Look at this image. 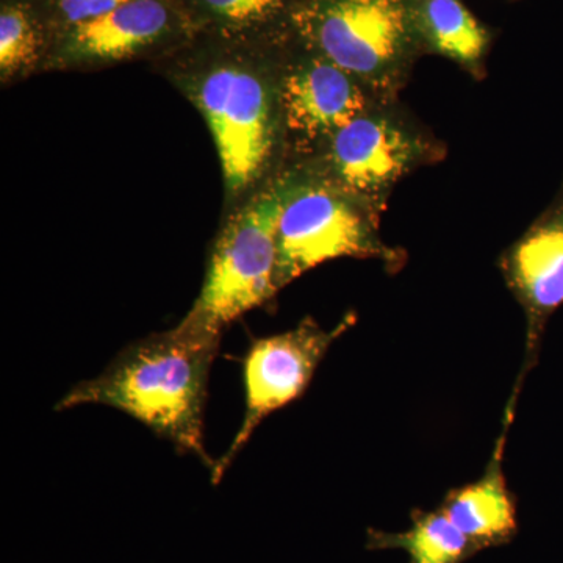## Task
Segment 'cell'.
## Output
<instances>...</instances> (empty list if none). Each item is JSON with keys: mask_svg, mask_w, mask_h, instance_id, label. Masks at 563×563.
I'll return each instance as SVG.
<instances>
[{"mask_svg": "<svg viewBox=\"0 0 563 563\" xmlns=\"http://www.w3.org/2000/svg\"><path fill=\"white\" fill-rule=\"evenodd\" d=\"M282 36L196 35L158 60L209 128L224 180L225 213L257 195L287 162Z\"/></svg>", "mask_w": 563, "mask_h": 563, "instance_id": "6da1fadb", "label": "cell"}, {"mask_svg": "<svg viewBox=\"0 0 563 563\" xmlns=\"http://www.w3.org/2000/svg\"><path fill=\"white\" fill-rule=\"evenodd\" d=\"M221 340L174 328L136 340L118 352L98 377L81 380L55 406L101 404L131 415L179 453L195 454L213 472L203 448V410L209 374Z\"/></svg>", "mask_w": 563, "mask_h": 563, "instance_id": "7a4b0ae2", "label": "cell"}, {"mask_svg": "<svg viewBox=\"0 0 563 563\" xmlns=\"http://www.w3.org/2000/svg\"><path fill=\"white\" fill-rule=\"evenodd\" d=\"M280 198L277 222V284L287 287L314 266L335 258H374L390 273L406 252L380 236V211L336 184L312 162L285 163L274 177Z\"/></svg>", "mask_w": 563, "mask_h": 563, "instance_id": "3957f363", "label": "cell"}, {"mask_svg": "<svg viewBox=\"0 0 563 563\" xmlns=\"http://www.w3.org/2000/svg\"><path fill=\"white\" fill-rule=\"evenodd\" d=\"M280 198L269 181L224 222L207 263L201 292L177 328L202 339L222 332L244 313L272 301L277 291V222Z\"/></svg>", "mask_w": 563, "mask_h": 563, "instance_id": "277c9868", "label": "cell"}, {"mask_svg": "<svg viewBox=\"0 0 563 563\" xmlns=\"http://www.w3.org/2000/svg\"><path fill=\"white\" fill-rule=\"evenodd\" d=\"M288 29L377 96L401 87L417 33L412 0H296Z\"/></svg>", "mask_w": 563, "mask_h": 563, "instance_id": "5b68a950", "label": "cell"}, {"mask_svg": "<svg viewBox=\"0 0 563 563\" xmlns=\"http://www.w3.org/2000/svg\"><path fill=\"white\" fill-rule=\"evenodd\" d=\"M439 152L409 122L374 103L302 158L383 211L393 187L418 166L442 157Z\"/></svg>", "mask_w": 563, "mask_h": 563, "instance_id": "8992f818", "label": "cell"}, {"mask_svg": "<svg viewBox=\"0 0 563 563\" xmlns=\"http://www.w3.org/2000/svg\"><path fill=\"white\" fill-rule=\"evenodd\" d=\"M176 0H129L52 38L44 70H88L166 55L195 38Z\"/></svg>", "mask_w": 563, "mask_h": 563, "instance_id": "52a82bcc", "label": "cell"}, {"mask_svg": "<svg viewBox=\"0 0 563 563\" xmlns=\"http://www.w3.org/2000/svg\"><path fill=\"white\" fill-rule=\"evenodd\" d=\"M354 324V313H347L331 331L321 328L312 317H306L291 331L263 336L252 343L244 361L246 410L243 422L228 453L211 472L213 484L220 483L266 417L301 398L329 347Z\"/></svg>", "mask_w": 563, "mask_h": 563, "instance_id": "ba28073f", "label": "cell"}, {"mask_svg": "<svg viewBox=\"0 0 563 563\" xmlns=\"http://www.w3.org/2000/svg\"><path fill=\"white\" fill-rule=\"evenodd\" d=\"M295 41L298 51L284 47L282 101L287 154L295 151L302 158L376 102L361 80Z\"/></svg>", "mask_w": 563, "mask_h": 563, "instance_id": "9c48e42d", "label": "cell"}, {"mask_svg": "<svg viewBox=\"0 0 563 563\" xmlns=\"http://www.w3.org/2000/svg\"><path fill=\"white\" fill-rule=\"evenodd\" d=\"M499 268L526 317L525 363L506 412L507 431L521 385L539 361L544 329L563 306V180L550 206L504 252Z\"/></svg>", "mask_w": 563, "mask_h": 563, "instance_id": "30bf717a", "label": "cell"}, {"mask_svg": "<svg viewBox=\"0 0 563 563\" xmlns=\"http://www.w3.org/2000/svg\"><path fill=\"white\" fill-rule=\"evenodd\" d=\"M506 433L499 437L483 477L448 493L440 509L477 551L501 547L517 536V504L503 472Z\"/></svg>", "mask_w": 563, "mask_h": 563, "instance_id": "8fae6325", "label": "cell"}, {"mask_svg": "<svg viewBox=\"0 0 563 563\" xmlns=\"http://www.w3.org/2000/svg\"><path fill=\"white\" fill-rule=\"evenodd\" d=\"M196 35L262 38L287 24L291 0H176Z\"/></svg>", "mask_w": 563, "mask_h": 563, "instance_id": "7c38bea8", "label": "cell"}, {"mask_svg": "<svg viewBox=\"0 0 563 563\" xmlns=\"http://www.w3.org/2000/svg\"><path fill=\"white\" fill-rule=\"evenodd\" d=\"M415 24L432 51L481 73L488 33L462 0H412Z\"/></svg>", "mask_w": 563, "mask_h": 563, "instance_id": "4fadbf2b", "label": "cell"}, {"mask_svg": "<svg viewBox=\"0 0 563 563\" xmlns=\"http://www.w3.org/2000/svg\"><path fill=\"white\" fill-rule=\"evenodd\" d=\"M366 548L372 551H402L409 563H463L479 553L442 509L417 510L406 531L368 529Z\"/></svg>", "mask_w": 563, "mask_h": 563, "instance_id": "5bb4252c", "label": "cell"}, {"mask_svg": "<svg viewBox=\"0 0 563 563\" xmlns=\"http://www.w3.org/2000/svg\"><path fill=\"white\" fill-rule=\"evenodd\" d=\"M52 33L35 0H2L0 5V80L27 79L46 68Z\"/></svg>", "mask_w": 563, "mask_h": 563, "instance_id": "9a60e30c", "label": "cell"}, {"mask_svg": "<svg viewBox=\"0 0 563 563\" xmlns=\"http://www.w3.org/2000/svg\"><path fill=\"white\" fill-rule=\"evenodd\" d=\"M54 38L57 33L110 13L129 0H35Z\"/></svg>", "mask_w": 563, "mask_h": 563, "instance_id": "2e32d148", "label": "cell"}]
</instances>
